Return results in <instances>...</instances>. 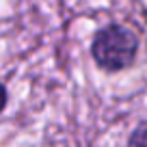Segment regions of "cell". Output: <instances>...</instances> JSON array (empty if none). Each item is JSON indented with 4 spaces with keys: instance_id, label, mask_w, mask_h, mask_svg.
<instances>
[{
    "instance_id": "6da1fadb",
    "label": "cell",
    "mask_w": 147,
    "mask_h": 147,
    "mask_svg": "<svg viewBox=\"0 0 147 147\" xmlns=\"http://www.w3.org/2000/svg\"><path fill=\"white\" fill-rule=\"evenodd\" d=\"M138 54V37L121 24H108L95 32L91 41V56L100 69L108 74L134 65Z\"/></svg>"
},
{
    "instance_id": "7a4b0ae2",
    "label": "cell",
    "mask_w": 147,
    "mask_h": 147,
    "mask_svg": "<svg viewBox=\"0 0 147 147\" xmlns=\"http://www.w3.org/2000/svg\"><path fill=\"white\" fill-rule=\"evenodd\" d=\"M128 147H147V119L141 121L132 130V134L128 138Z\"/></svg>"
}]
</instances>
